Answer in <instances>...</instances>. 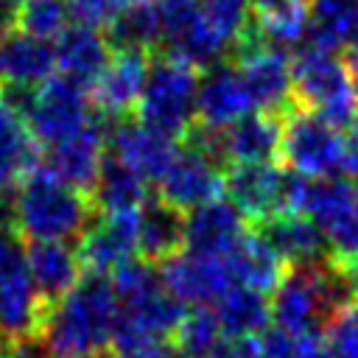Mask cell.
Masks as SVG:
<instances>
[{
    "label": "cell",
    "instance_id": "obj_35",
    "mask_svg": "<svg viewBox=\"0 0 358 358\" xmlns=\"http://www.w3.org/2000/svg\"><path fill=\"white\" fill-rule=\"evenodd\" d=\"M201 358H263L260 352V338L255 336H241V338H232V336H224L213 350H207Z\"/></svg>",
    "mask_w": 358,
    "mask_h": 358
},
{
    "label": "cell",
    "instance_id": "obj_32",
    "mask_svg": "<svg viewBox=\"0 0 358 358\" xmlns=\"http://www.w3.org/2000/svg\"><path fill=\"white\" fill-rule=\"evenodd\" d=\"M70 20V0H17L8 28H17L45 42H56Z\"/></svg>",
    "mask_w": 358,
    "mask_h": 358
},
{
    "label": "cell",
    "instance_id": "obj_17",
    "mask_svg": "<svg viewBox=\"0 0 358 358\" xmlns=\"http://www.w3.org/2000/svg\"><path fill=\"white\" fill-rule=\"evenodd\" d=\"M249 112H255V101L249 95V87L241 70L232 62H218L215 67L204 70V76L199 78V95H196L199 126L210 131H221Z\"/></svg>",
    "mask_w": 358,
    "mask_h": 358
},
{
    "label": "cell",
    "instance_id": "obj_27",
    "mask_svg": "<svg viewBox=\"0 0 358 358\" xmlns=\"http://www.w3.org/2000/svg\"><path fill=\"white\" fill-rule=\"evenodd\" d=\"M308 25H310V0H274L252 8V36L280 50L305 45Z\"/></svg>",
    "mask_w": 358,
    "mask_h": 358
},
{
    "label": "cell",
    "instance_id": "obj_15",
    "mask_svg": "<svg viewBox=\"0 0 358 358\" xmlns=\"http://www.w3.org/2000/svg\"><path fill=\"white\" fill-rule=\"evenodd\" d=\"M159 280L171 296L187 305L218 302L235 285L224 255H204L193 249H182L179 255L168 257L159 268Z\"/></svg>",
    "mask_w": 358,
    "mask_h": 358
},
{
    "label": "cell",
    "instance_id": "obj_12",
    "mask_svg": "<svg viewBox=\"0 0 358 358\" xmlns=\"http://www.w3.org/2000/svg\"><path fill=\"white\" fill-rule=\"evenodd\" d=\"M151 53L137 48H112V56L101 76L90 84V103L101 120L131 117L145 87Z\"/></svg>",
    "mask_w": 358,
    "mask_h": 358
},
{
    "label": "cell",
    "instance_id": "obj_8",
    "mask_svg": "<svg viewBox=\"0 0 358 358\" xmlns=\"http://www.w3.org/2000/svg\"><path fill=\"white\" fill-rule=\"evenodd\" d=\"M302 213L313 218L330 246V263L341 268L358 257V182L310 179Z\"/></svg>",
    "mask_w": 358,
    "mask_h": 358
},
{
    "label": "cell",
    "instance_id": "obj_37",
    "mask_svg": "<svg viewBox=\"0 0 358 358\" xmlns=\"http://www.w3.org/2000/svg\"><path fill=\"white\" fill-rule=\"evenodd\" d=\"M260 352L263 358H291L294 355V333L282 327H271L260 338Z\"/></svg>",
    "mask_w": 358,
    "mask_h": 358
},
{
    "label": "cell",
    "instance_id": "obj_46",
    "mask_svg": "<svg viewBox=\"0 0 358 358\" xmlns=\"http://www.w3.org/2000/svg\"><path fill=\"white\" fill-rule=\"evenodd\" d=\"M8 3H11V6H14V3H17V0H8Z\"/></svg>",
    "mask_w": 358,
    "mask_h": 358
},
{
    "label": "cell",
    "instance_id": "obj_34",
    "mask_svg": "<svg viewBox=\"0 0 358 358\" xmlns=\"http://www.w3.org/2000/svg\"><path fill=\"white\" fill-rule=\"evenodd\" d=\"M322 333L327 341V358H358V302H341L324 319Z\"/></svg>",
    "mask_w": 358,
    "mask_h": 358
},
{
    "label": "cell",
    "instance_id": "obj_11",
    "mask_svg": "<svg viewBox=\"0 0 358 358\" xmlns=\"http://www.w3.org/2000/svg\"><path fill=\"white\" fill-rule=\"evenodd\" d=\"M185 145H179V154L173 159V165L168 168V173L157 182L159 185V201H165L168 207L179 210V213H190L207 201L221 199L224 193V165L207 154L204 148H199L196 143L182 140Z\"/></svg>",
    "mask_w": 358,
    "mask_h": 358
},
{
    "label": "cell",
    "instance_id": "obj_33",
    "mask_svg": "<svg viewBox=\"0 0 358 358\" xmlns=\"http://www.w3.org/2000/svg\"><path fill=\"white\" fill-rule=\"evenodd\" d=\"M221 338H224V333H221L218 316H215V310H210L204 305H193L190 310H185V316H182V322H179V327L173 333L176 347L187 358H201Z\"/></svg>",
    "mask_w": 358,
    "mask_h": 358
},
{
    "label": "cell",
    "instance_id": "obj_6",
    "mask_svg": "<svg viewBox=\"0 0 358 358\" xmlns=\"http://www.w3.org/2000/svg\"><path fill=\"white\" fill-rule=\"evenodd\" d=\"M50 310L34 288L22 238L0 229V333L39 341Z\"/></svg>",
    "mask_w": 358,
    "mask_h": 358
},
{
    "label": "cell",
    "instance_id": "obj_23",
    "mask_svg": "<svg viewBox=\"0 0 358 358\" xmlns=\"http://www.w3.org/2000/svg\"><path fill=\"white\" fill-rule=\"evenodd\" d=\"M224 260L229 266L232 282L252 288L257 294H268V291L274 294V288L282 282V277L291 268L260 232H243L224 252Z\"/></svg>",
    "mask_w": 358,
    "mask_h": 358
},
{
    "label": "cell",
    "instance_id": "obj_26",
    "mask_svg": "<svg viewBox=\"0 0 358 358\" xmlns=\"http://www.w3.org/2000/svg\"><path fill=\"white\" fill-rule=\"evenodd\" d=\"M246 229V218L232 201L215 199L185 215V246L204 255H224Z\"/></svg>",
    "mask_w": 358,
    "mask_h": 358
},
{
    "label": "cell",
    "instance_id": "obj_4",
    "mask_svg": "<svg viewBox=\"0 0 358 358\" xmlns=\"http://www.w3.org/2000/svg\"><path fill=\"white\" fill-rule=\"evenodd\" d=\"M291 73L296 106L316 112L336 129L355 123V84L347 62L338 53L302 45V50L291 56Z\"/></svg>",
    "mask_w": 358,
    "mask_h": 358
},
{
    "label": "cell",
    "instance_id": "obj_44",
    "mask_svg": "<svg viewBox=\"0 0 358 358\" xmlns=\"http://www.w3.org/2000/svg\"><path fill=\"white\" fill-rule=\"evenodd\" d=\"M92 358H112V352H103V355H92Z\"/></svg>",
    "mask_w": 358,
    "mask_h": 358
},
{
    "label": "cell",
    "instance_id": "obj_20",
    "mask_svg": "<svg viewBox=\"0 0 358 358\" xmlns=\"http://www.w3.org/2000/svg\"><path fill=\"white\" fill-rule=\"evenodd\" d=\"M282 145V115L249 112L232 126L218 131V154L227 165L246 162H277Z\"/></svg>",
    "mask_w": 358,
    "mask_h": 358
},
{
    "label": "cell",
    "instance_id": "obj_31",
    "mask_svg": "<svg viewBox=\"0 0 358 358\" xmlns=\"http://www.w3.org/2000/svg\"><path fill=\"white\" fill-rule=\"evenodd\" d=\"M215 316H218L224 336H232V338L257 336V333L268 330L271 305L263 299V294L243 288V285H232L215 302Z\"/></svg>",
    "mask_w": 358,
    "mask_h": 358
},
{
    "label": "cell",
    "instance_id": "obj_42",
    "mask_svg": "<svg viewBox=\"0 0 358 358\" xmlns=\"http://www.w3.org/2000/svg\"><path fill=\"white\" fill-rule=\"evenodd\" d=\"M20 358H48V352L42 350V344L39 341H31L25 350H22V355Z\"/></svg>",
    "mask_w": 358,
    "mask_h": 358
},
{
    "label": "cell",
    "instance_id": "obj_14",
    "mask_svg": "<svg viewBox=\"0 0 358 358\" xmlns=\"http://www.w3.org/2000/svg\"><path fill=\"white\" fill-rule=\"evenodd\" d=\"M140 241V210L126 213H101L90 221V227L78 238V260L87 274L115 271L129 257H137Z\"/></svg>",
    "mask_w": 358,
    "mask_h": 358
},
{
    "label": "cell",
    "instance_id": "obj_18",
    "mask_svg": "<svg viewBox=\"0 0 358 358\" xmlns=\"http://www.w3.org/2000/svg\"><path fill=\"white\" fill-rule=\"evenodd\" d=\"M103 159H106V126L92 120L73 137L50 145L42 154V168L53 173L56 179L92 196Z\"/></svg>",
    "mask_w": 358,
    "mask_h": 358
},
{
    "label": "cell",
    "instance_id": "obj_21",
    "mask_svg": "<svg viewBox=\"0 0 358 358\" xmlns=\"http://www.w3.org/2000/svg\"><path fill=\"white\" fill-rule=\"evenodd\" d=\"M25 263L39 299L53 308L81 280L78 252L67 241H25Z\"/></svg>",
    "mask_w": 358,
    "mask_h": 358
},
{
    "label": "cell",
    "instance_id": "obj_41",
    "mask_svg": "<svg viewBox=\"0 0 358 358\" xmlns=\"http://www.w3.org/2000/svg\"><path fill=\"white\" fill-rule=\"evenodd\" d=\"M344 62H347L350 73H352V76H358V39L344 50Z\"/></svg>",
    "mask_w": 358,
    "mask_h": 358
},
{
    "label": "cell",
    "instance_id": "obj_2",
    "mask_svg": "<svg viewBox=\"0 0 358 358\" xmlns=\"http://www.w3.org/2000/svg\"><path fill=\"white\" fill-rule=\"evenodd\" d=\"M95 215L90 193L56 179L42 165L14 193V229L22 241L81 238Z\"/></svg>",
    "mask_w": 358,
    "mask_h": 358
},
{
    "label": "cell",
    "instance_id": "obj_10",
    "mask_svg": "<svg viewBox=\"0 0 358 358\" xmlns=\"http://www.w3.org/2000/svg\"><path fill=\"white\" fill-rule=\"evenodd\" d=\"M235 67L241 70L249 95L255 101V109L285 115L296 106L294 98V73H291V53L271 48L260 39L249 36L235 48Z\"/></svg>",
    "mask_w": 358,
    "mask_h": 358
},
{
    "label": "cell",
    "instance_id": "obj_25",
    "mask_svg": "<svg viewBox=\"0 0 358 358\" xmlns=\"http://www.w3.org/2000/svg\"><path fill=\"white\" fill-rule=\"evenodd\" d=\"M53 50H56V70L84 87H90L101 76V70L112 56V45L106 34L78 22L64 28V34L53 42Z\"/></svg>",
    "mask_w": 358,
    "mask_h": 358
},
{
    "label": "cell",
    "instance_id": "obj_16",
    "mask_svg": "<svg viewBox=\"0 0 358 358\" xmlns=\"http://www.w3.org/2000/svg\"><path fill=\"white\" fill-rule=\"evenodd\" d=\"M285 171L277 162H246L224 171V193L252 224H263L282 213Z\"/></svg>",
    "mask_w": 358,
    "mask_h": 358
},
{
    "label": "cell",
    "instance_id": "obj_43",
    "mask_svg": "<svg viewBox=\"0 0 358 358\" xmlns=\"http://www.w3.org/2000/svg\"><path fill=\"white\" fill-rule=\"evenodd\" d=\"M252 3V8H257V6H266V3H274V0H249Z\"/></svg>",
    "mask_w": 358,
    "mask_h": 358
},
{
    "label": "cell",
    "instance_id": "obj_5",
    "mask_svg": "<svg viewBox=\"0 0 358 358\" xmlns=\"http://www.w3.org/2000/svg\"><path fill=\"white\" fill-rule=\"evenodd\" d=\"M3 92V90H0ZM25 117L39 145L50 148L92 123L90 87L53 73L34 92H3Z\"/></svg>",
    "mask_w": 358,
    "mask_h": 358
},
{
    "label": "cell",
    "instance_id": "obj_7",
    "mask_svg": "<svg viewBox=\"0 0 358 358\" xmlns=\"http://www.w3.org/2000/svg\"><path fill=\"white\" fill-rule=\"evenodd\" d=\"M159 17V53L176 56L199 70L224 62L229 45L210 22L201 0H154Z\"/></svg>",
    "mask_w": 358,
    "mask_h": 358
},
{
    "label": "cell",
    "instance_id": "obj_36",
    "mask_svg": "<svg viewBox=\"0 0 358 358\" xmlns=\"http://www.w3.org/2000/svg\"><path fill=\"white\" fill-rule=\"evenodd\" d=\"M291 358H327V341L322 327L294 333V355Z\"/></svg>",
    "mask_w": 358,
    "mask_h": 358
},
{
    "label": "cell",
    "instance_id": "obj_28",
    "mask_svg": "<svg viewBox=\"0 0 358 358\" xmlns=\"http://www.w3.org/2000/svg\"><path fill=\"white\" fill-rule=\"evenodd\" d=\"M185 249V213L151 199L140 210V241L137 252L148 263H165Z\"/></svg>",
    "mask_w": 358,
    "mask_h": 358
},
{
    "label": "cell",
    "instance_id": "obj_40",
    "mask_svg": "<svg viewBox=\"0 0 358 358\" xmlns=\"http://www.w3.org/2000/svg\"><path fill=\"white\" fill-rule=\"evenodd\" d=\"M338 271H341V274H344V280H347L350 296L358 302V257H355V260H350V263H344Z\"/></svg>",
    "mask_w": 358,
    "mask_h": 358
},
{
    "label": "cell",
    "instance_id": "obj_9",
    "mask_svg": "<svg viewBox=\"0 0 358 358\" xmlns=\"http://www.w3.org/2000/svg\"><path fill=\"white\" fill-rule=\"evenodd\" d=\"M341 157V129L330 126L310 109L294 106L282 115V145L280 159L308 176V179H327L338 171Z\"/></svg>",
    "mask_w": 358,
    "mask_h": 358
},
{
    "label": "cell",
    "instance_id": "obj_30",
    "mask_svg": "<svg viewBox=\"0 0 358 358\" xmlns=\"http://www.w3.org/2000/svg\"><path fill=\"white\" fill-rule=\"evenodd\" d=\"M92 201L98 213H126V210H143L151 201V193L143 176H137L131 168H126L123 162L106 154L98 182L92 187Z\"/></svg>",
    "mask_w": 358,
    "mask_h": 358
},
{
    "label": "cell",
    "instance_id": "obj_24",
    "mask_svg": "<svg viewBox=\"0 0 358 358\" xmlns=\"http://www.w3.org/2000/svg\"><path fill=\"white\" fill-rule=\"evenodd\" d=\"M288 266H310L330 260V246L322 229L305 213H282L255 227Z\"/></svg>",
    "mask_w": 358,
    "mask_h": 358
},
{
    "label": "cell",
    "instance_id": "obj_3",
    "mask_svg": "<svg viewBox=\"0 0 358 358\" xmlns=\"http://www.w3.org/2000/svg\"><path fill=\"white\" fill-rule=\"evenodd\" d=\"M199 73V67L176 56L159 50L151 53L145 87L137 101L134 117L173 140H185L196 126V95L201 78Z\"/></svg>",
    "mask_w": 358,
    "mask_h": 358
},
{
    "label": "cell",
    "instance_id": "obj_1",
    "mask_svg": "<svg viewBox=\"0 0 358 358\" xmlns=\"http://www.w3.org/2000/svg\"><path fill=\"white\" fill-rule=\"evenodd\" d=\"M117 322V296L106 274H87L62 296L42 330L48 358H92L112 347Z\"/></svg>",
    "mask_w": 358,
    "mask_h": 358
},
{
    "label": "cell",
    "instance_id": "obj_13",
    "mask_svg": "<svg viewBox=\"0 0 358 358\" xmlns=\"http://www.w3.org/2000/svg\"><path fill=\"white\" fill-rule=\"evenodd\" d=\"M106 154L126 168H131L145 182H159L173 165L179 145L173 137L140 123V120H112L106 126Z\"/></svg>",
    "mask_w": 358,
    "mask_h": 358
},
{
    "label": "cell",
    "instance_id": "obj_22",
    "mask_svg": "<svg viewBox=\"0 0 358 358\" xmlns=\"http://www.w3.org/2000/svg\"><path fill=\"white\" fill-rule=\"evenodd\" d=\"M42 165V148L22 112L0 92V193L20 187Z\"/></svg>",
    "mask_w": 358,
    "mask_h": 358
},
{
    "label": "cell",
    "instance_id": "obj_19",
    "mask_svg": "<svg viewBox=\"0 0 358 358\" xmlns=\"http://www.w3.org/2000/svg\"><path fill=\"white\" fill-rule=\"evenodd\" d=\"M56 73L53 42L28 36L17 28L0 31V90L34 92Z\"/></svg>",
    "mask_w": 358,
    "mask_h": 358
},
{
    "label": "cell",
    "instance_id": "obj_45",
    "mask_svg": "<svg viewBox=\"0 0 358 358\" xmlns=\"http://www.w3.org/2000/svg\"><path fill=\"white\" fill-rule=\"evenodd\" d=\"M355 109H358V84H355Z\"/></svg>",
    "mask_w": 358,
    "mask_h": 358
},
{
    "label": "cell",
    "instance_id": "obj_38",
    "mask_svg": "<svg viewBox=\"0 0 358 358\" xmlns=\"http://www.w3.org/2000/svg\"><path fill=\"white\" fill-rule=\"evenodd\" d=\"M338 171H344L350 179H358V120L341 129V157Z\"/></svg>",
    "mask_w": 358,
    "mask_h": 358
},
{
    "label": "cell",
    "instance_id": "obj_39",
    "mask_svg": "<svg viewBox=\"0 0 358 358\" xmlns=\"http://www.w3.org/2000/svg\"><path fill=\"white\" fill-rule=\"evenodd\" d=\"M115 358V355H112ZM120 358H187L176 344H168V338H162V341H151V344H143V347H137V350H131V352H126V355H120Z\"/></svg>",
    "mask_w": 358,
    "mask_h": 358
},
{
    "label": "cell",
    "instance_id": "obj_29",
    "mask_svg": "<svg viewBox=\"0 0 358 358\" xmlns=\"http://www.w3.org/2000/svg\"><path fill=\"white\" fill-rule=\"evenodd\" d=\"M358 39V0H310L308 42L341 53Z\"/></svg>",
    "mask_w": 358,
    "mask_h": 358
}]
</instances>
